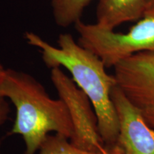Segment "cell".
I'll use <instances>...</instances> for the list:
<instances>
[{"mask_svg": "<svg viewBox=\"0 0 154 154\" xmlns=\"http://www.w3.org/2000/svg\"><path fill=\"white\" fill-rule=\"evenodd\" d=\"M24 38L28 44L38 49L49 68L62 66L69 71L72 80L93 106L104 148H111L119 134L118 116L111 97L112 88L116 85L114 76L108 74L101 59L81 46L72 34H59L57 47L32 32H26Z\"/></svg>", "mask_w": 154, "mask_h": 154, "instance_id": "6da1fadb", "label": "cell"}, {"mask_svg": "<svg viewBox=\"0 0 154 154\" xmlns=\"http://www.w3.org/2000/svg\"><path fill=\"white\" fill-rule=\"evenodd\" d=\"M0 96L10 100L16 109L10 134L22 136L24 154H35L51 132L69 140L74 135L72 116L65 102L50 97L44 86L31 74L6 69L0 81Z\"/></svg>", "mask_w": 154, "mask_h": 154, "instance_id": "7a4b0ae2", "label": "cell"}, {"mask_svg": "<svg viewBox=\"0 0 154 154\" xmlns=\"http://www.w3.org/2000/svg\"><path fill=\"white\" fill-rule=\"evenodd\" d=\"M78 43L98 56L106 68L141 51L154 52V11L146 12L127 33H117L96 24H74Z\"/></svg>", "mask_w": 154, "mask_h": 154, "instance_id": "3957f363", "label": "cell"}, {"mask_svg": "<svg viewBox=\"0 0 154 154\" xmlns=\"http://www.w3.org/2000/svg\"><path fill=\"white\" fill-rule=\"evenodd\" d=\"M50 77L58 95L65 102L72 116L74 135L70 141L86 151H101L104 144L99 131L97 117L88 96L60 67L51 69Z\"/></svg>", "mask_w": 154, "mask_h": 154, "instance_id": "277c9868", "label": "cell"}, {"mask_svg": "<svg viewBox=\"0 0 154 154\" xmlns=\"http://www.w3.org/2000/svg\"><path fill=\"white\" fill-rule=\"evenodd\" d=\"M113 68L117 86L154 129V52L136 53Z\"/></svg>", "mask_w": 154, "mask_h": 154, "instance_id": "5b68a950", "label": "cell"}, {"mask_svg": "<svg viewBox=\"0 0 154 154\" xmlns=\"http://www.w3.org/2000/svg\"><path fill=\"white\" fill-rule=\"evenodd\" d=\"M111 97L119 120V134L114 144L106 149L110 154H154V129L141 113L117 86Z\"/></svg>", "mask_w": 154, "mask_h": 154, "instance_id": "8992f818", "label": "cell"}, {"mask_svg": "<svg viewBox=\"0 0 154 154\" xmlns=\"http://www.w3.org/2000/svg\"><path fill=\"white\" fill-rule=\"evenodd\" d=\"M150 0H99L96 23L99 26L114 30L123 23L141 19L147 11Z\"/></svg>", "mask_w": 154, "mask_h": 154, "instance_id": "52a82bcc", "label": "cell"}, {"mask_svg": "<svg viewBox=\"0 0 154 154\" xmlns=\"http://www.w3.org/2000/svg\"><path fill=\"white\" fill-rule=\"evenodd\" d=\"M93 0H51L52 14L58 26L67 27L81 20L83 11Z\"/></svg>", "mask_w": 154, "mask_h": 154, "instance_id": "ba28073f", "label": "cell"}, {"mask_svg": "<svg viewBox=\"0 0 154 154\" xmlns=\"http://www.w3.org/2000/svg\"><path fill=\"white\" fill-rule=\"evenodd\" d=\"M39 154H103L101 151H89L74 146L63 135H48L42 143Z\"/></svg>", "mask_w": 154, "mask_h": 154, "instance_id": "9c48e42d", "label": "cell"}, {"mask_svg": "<svg viewBox=\"0 0 154 154\" xmlns=\"http://www.w3.org/2000/svg\"><path fill=\"white\" fill-rule=\"evenodd\" d=\"M7 99L5 97L0 96V126L9 119L10 108Z\"/></svg>", "mask_w": 154, "mask_h": 154, "instance_id": "30bf717a", "label": "cell"}, {"mask_svg": "<svg viewBox=\"0 0 154 154\" xmlns=\"http://www.w3.org/2000/svg\"><path fill=\"white\" fill-rule=\"evenodd\" d=\"M149 11H154V0H150L146 12H149Z\"/></svg>", "mask_w": 154, "mask_h": 154, "instance_id": "8fae6325", "label": "cell"}, {"mask_svg": "<svg viewBox=\"0 0 154 154\" xmlns=\"http://www.w3.org/2000/svg\"><path fill=\"white\" fill-rule=\"evenodd\" d=\"M6 71V69L4 67V66L2 65V63H1L0 61V81L2 80V79L3 78L4 74H5Z\"/></svg>", "mask_w": 154, "mask_h": 154, "instance_id": "7c38bea8", "label": "cell"}, {"mask_svg": "<svg viewBox=\"0 0 154 154\" xmlns=\"http://www.w3.org/2000/svg\"><path fill=\"white\" fill-rule=\"evenodd\" d=\"M101 151L102 152H103V154H110L109 153H108L106 150V149H104V146H103V147L102 148V149H101Z\"/></svg>", "mask_w": 154, "mask_h": 154, "instance_id": "4fadbf2b", "label": "cell"}]
</instances>
